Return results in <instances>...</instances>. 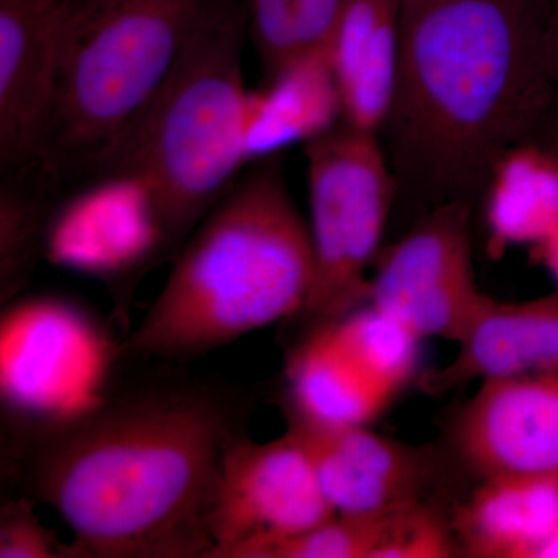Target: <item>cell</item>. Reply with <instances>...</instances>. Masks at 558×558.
Masks as SVG:
<instances>
[{"mask_svg":"<svg viewBox=\"0 0 558 558\" xmlns=\"http://www.w3.org/2000/svg\"><path fill=\"white\" fill-rule=\"evenodd\" d=\"M245 416L229 389L148 381L21 435L17 478L72 531L68 558H205L223 453Z\"/></svg>","mask_w":558,"mask_h":558,"instance_id":"cell-1","label":"cell"},{"mask_svg":"<svg viewBox=\"0 0 558 558\" xmlns=\"http://www.w3.org/2000/svg\"><path fill=\"white\" fill-rule=\"evenodd\" d=\"M545 16V0H403L395 90L377 134L396 202L421 205V216L473 205L501 157L534 142L558 97Z\"/></svg>","mask_w":558,"mask_h":558,"instance_id":"cell-2","label":"cell"},{"mask_svg":"<svg viewBox=\"0 0 558 558\" xmlns=\"http://www.w3.org/2000/svg\"><path fill=\"white\" fill-rule=\"evenodd\" d=\"M314 271L310 223L290 196L279 154L258 160L190 234L121 354L191 360L299 317Z\"/></svg>","mask_w":558,"mask_h":558,"instance_id":"cell-3","label":"cell"},{"mask_svg":"<svg viewBox=\"0 0 558 558\" xmlns=\"http://www.w3.org/2000/svg\"><path fill=\"white\" fill-rule=\"evenodd\" d=\"M247 31V7L219 0L148 108L90 175L128 171L148 183L172 258L248 163L250 89L242 68Z\"/></svg>","mask_w":558,"mask_h":558,"instance_id":"cell-4","label":"cell"},{"mask_svg":"<svg viewBox=\"0 0 558 558\" xmlns=\"http://www.w3.org/2000/svg\"><path fill=\"white\" fill-rule=\"evenodd\" d=\"M219 0H75L38 174L92 175L145 112Z\"/></svg>","mask_w":558,"mask_h":558,"instance_id":"cell-5","label":"cell"},{"mask_svg":"<svg viewBox=\"0 0 558 558\" xmlns=\"http://www.w3.org/2000/svg\"><path fill=\"white\" fill-rule=\"evenodd\" d=\"M314 284L300 312L307 330L368 304L376 259L398 201L379 135L339 121L306 145Z\"/></svg>","mask_w":558,"mask_h":558,"instance_id":"cell-6","label":"cell"},{"mask_svg":"<svg viewBox=\"0 0 558 558\" xmlns=\"http://www.w3.org/2000/svg\"><path fill=\"white\" fill-rule=\"evenodd\" d=\"M121 354L81 304L54 295L9 304L0 323V395L21 435L64 424L108 398Z\"/></svg>","mask_w":558,"mask_h":558,"instance_id":"cell-7","label":"cell"},{"mask_svg":"<svg viewBox=\"0 0 558 558\" xmlns=\"http://www.w3.org/2000/svg\"><path fill=\"white\" fill-rule=\"evenodd\" d=\"M472 209L468 202L429 209L387 250L371 278L368 304L418 343H462L495 303L476 281Z\"/></svg>","mask_w":558,"mask_h":558,"instance_id":"cell-8","label":"cell"},{"mask_svg":"<svg viewBox=\"0 0 558 558\" xmlns=\"http://www.w3.org/2000/svg\"><path fill=\"white\" fill-rule=\"evenodd\" d=\"M418 344L366 304L307 330L290 357L284 398L326 421L368 425L413 379Z\"/></svg>","mask_w":558,"mask_h":558,"instance_id":"cell-9","label":"cell"},{"mask_svg":"<svg viewBox=\"0 0 558 558\" xmlns=\"http://www.w3.org/2000/svg\"><path fill=\"white\" fill-rule=\"evenodd\" d=\"M168 256L171 245L156 196L128 171L95 175L54 207L47 227L46 258L106 282L117 323H126L140 278Z\"/></svg>","mask_w":558,"mask_h":558,"instance_id":"cell-10","label":"cell"},{"mask_svg":"<svg viewBox=\"0 0 558 558\" xmlns=\"http://www.w3.org/2000/svg\"><path fill=\"white\" fill-rule=\"evenodd\" d=\"M306 454L288 433L269 442L244 435L227 446L209 517L213 548L205 558L288 537L336 517Z\"/></svg>","mask_w":558,"mask_h":558,"instance_id":"cell-11","label":"cell"},{"mask_svg":"<svg viewBox=\"0 0 558 558\" xmlns=\"http://www.w3.org/2000/svg\"><path fill=\"white\" fill-rule=\"evenodd\" d=\"M454 447L481 480L558 481V363L480 381Z\"/></svg>","mask_w":558,"mask_h":558,"instance_id":"cell-12","label":"cell"},{"mask_svg":"<svg viewBox=\"0 0 558 558\" xmlns=\"http://www.w3.org/2000/svg\"><path fill=\"white\" fill-rule=\"evenodd\" d=\"M286 433L306 454L323 495L337 515H392L421 505L425 462L413 447L314 416L282 399Z\"/></svg>","mask_w":558,"mask_h":558,"instance_id":"cell-13","label":"cell"},{"mask_svg":"<svg viewBox=\"0 0 558 558\" xmlns=\"http://www.w3.org/2000/svg\"><path fill=\"white\" fill-rule=\"evenodd\" d=\"M75 0H0V163L38 170L57 102Z\"/></svg>","mask_w":558,"mask_h":558,"instance_id":"cell-14","label":"cell"},{"mask_svg":"<svg viewBox=\"0 0 558 558\" xmlns=\"http://www.w3.org/2000/svg\"><path fill=\"white\" fill-rule=\"evenodd\" d=\"M403 0H343L325 50L341 121L379 134L398 72Z\"/></svg>","mask_w":558,"mask_h":558,"instance_id":"cell-15","label":"cell"},{"mask_svg":"<svg viewBox=\"0 0 558 558\" xmlns=\"http://www.w3.org/2000/svg\"><path fill=\"white\" fill-rule=\"evenodd\" d=\"M558 363V289L539 299L499 303L480 319L444 368L422 377L427 392L509 376Z\"/></svg>","mask_w":558,"mask_h":558,"instance_id":"cell-16","label":"cell"},{"mask_svg":"<svg viewBox=\"0 0 558 558\" xmlns=\"http://www.w3.org/2000/svg\"><path fill=\"white\" fill-rule=\"evenodd\" d=\"M451 527L462 556L549 558L558 534V481L481 480Z\"/></svg>","mask_w":558,"mask_h":558,"instance_id":"cell-17","label":"cell"},{"mask_svg":"<svg viewBox=\"0 0 558 558\" xmlns=\"http://www.w3.org/2000/svg\"><path fill=\"white\" fill-rule=\"evenodd\" d=\"M341 121V101L325 50L286 62L250 90L247 160L278 156L295 143H307Z\"/></svg>","mask_w":558,"mask_h":558,"instance_id":"cell-18","label":"cell"},{"mask_svg":"<svg viewBox=\"0 0 558 558\" xmlns=\"http://www.w3.org/2000/svg\"><path fill=\"white\" fill-rule=\"evenodd\" d=\"M481 199L492 255L535 247L558 226V161L537 143L517 146L495 165Z\"/></svg>","mask_w":558,"mask_h":558,"instance_id":"cell-19","label":"cell"},{"mask_svg":"<svg viewBox=\"0 0 558 558\" xmlns=\"http://www.w3.org/2000/svg\"><path fill=\"white\" fill-rule=\"evenodd\" d=\"M343 0H247L248 33L264 76L325 47Z\"/></svg>","mask_w":558,"mask_h":558,"instance_id":"cell-20","label":"cell"},{"mask_svg":"<svg viewBox=\"0 0 558 558\" xmlns=\"http://www.w3.org/2000/svg\"><path fill=\"white\" fill-rule=\"evenodd\" d=\"M54 207L46 190H33L20 180L0 190V293L10 303L31 281L40 258H46L47 227Z\"/></svg>","mask_w":558,"mask_h":558,"instance_id":"cell-21","label":"cell"},{"mask_svg":"<svg viewBox=\"0 0 558 558\" xmlns=\"http://www.w3.org/2000/svg\"><path fill=\"white\" fill-rule=\"evenodd\" d=\"M405 510L376 519L336 515L300 534L231 550L229 558H381Z\"/></svg>","mask_w":558,"mask_h":558,"instance_id":"cell-22","label":"cell"},{"mask_svg":"<svg viewBox=\"0 0 558 558\" xmlns=\"http://www.w3.org/2000/svg\"><path fill=\"white\" fill-rule=\"evenodd\" d=\"M33 506L35 501L25 497L3 505L0 558H68V543L44 526Z\"/></svg>","mask_w":558,"mask_h":558,"instance_id":"cell-23","label":"cell"},{"mask_svg":"<svg viewBox=\"0 0 558 558\" xmlns=\"http://www.w3.org/2000/svg\"><path fill=\"white\" fill-rule=\"evenodd\" d=\"M545 54L558 90V0H545Z\"/></svg>","mask_w":558,"mask_h":558,"instance_id":"cell-24","label":"cell"},{"mask_svg":"<svg viewBox=\"0 0 558 558\" xmlns=\"http://www.w3.org/2000/svg\"><path fill=\"white\" fill-rule=\"evenodd\" d=\"M535 253V258L548 269L553 278L556 279L558 289V226L550 231L548 236L545 238L539 244L532 247Z\"/></svg>","mask_w":558,"mask_h":558,"instance_id":"cell-25","label":"cell"},{"mask_svg":"<svg viewBox=\"0 0 558 558\" xmlns=\"http://www.w3.org/2000/svg\"><path fill=\"white\" fill-rule=\"evenodd\" d=\"M532 143H537L542 148L548 150L550 156L558 161V97L548 119Z\"/></svg>","mask_w":558,"mask_h":558,"instance_id":"cell-26","label":"cell"}]
</instances>
